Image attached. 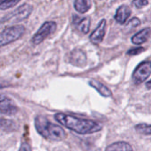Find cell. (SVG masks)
I'll list each match as a JSON object with an SVG mask.
<instances>
[{
	"instance_id": "cell-1",
	"label": "cell",
	"mask_w": 151,
	"mask_h": 151,
	"mask_svg": "<svg viewBox=\"0 0 151 151\" xmlns=\"http://www.w3.org/2000/svg\"><path fill=\"white\" fill-rule=\"evenodd\" d=\"M54 118L57 122L67 127L68 129L77 132L78 134H91L95 133L102 129V124L89 119L78 118L74 116L57 113L54 115Z\"/></svg>"
},
{
	"instance_id": "cell-2",
	"label": "cell",
	"mask_w": 151,
	"mask_h": 151,
	"mask_svg": "<svg viewBox=\"0 0 151 151\" xmlns=\"http://www.w3.org/2000/svg\"><path fill=\"white\" fill-rule=\"evenodd\" d=\"M35 126L37 132L48 140L60 141L66 138V132L60 125L51 123L43 116H36Z\"/></svg>"
},
{
	"instance_id": "cell-3",
	"label": "cell",
	"mask_w": 151,
	"mask_h": 151,
	"mask_svg": "<svg viewBox=\"0 0 151 151\" xmlns=\"http://www.w3.org/2000/svg\"><path fill=\"white\" fill-rule=\"evenodd\" d=\"M33 12V6L30 4L25 3L15 10L11 12L10 14H6L0 21L1 23H16L21 22L29 17V15Z\"/></svg>"
},
{
	"instance_id": "cell-4",
	"label": "cell",
	"mask_w": 151,
	"mask_h": 151,
	"mask_svg": "<svg viewBox=\"0 0 151 151\" xmlns=\"http://www.w3.org/2000/svg\"><path fill=\"white\" fill-rule=\"evenodd\" d=\"M26 29L22 25H14L6 28L0 32V47L7 45L20 39L25 33Z\"/></svg>"
},
{
	"instance_id": "cell-5",
	"label": "cell",
	"mask_w": 151,
	"mask_h": 151,
	"mask_svg": "<svg viewBox=\"0 0 151 151\" xmlns=\"http://www.w3.org/2000/svg\"><path fill=\"white\" fill-rule=\"evenodd\" d=\"M57 29V24L55 22L48 21L42 24V26L39 28V29L36 32V34L32 37V44L33 45H39L44 40H45L50 35L55 32Z\"/></svg>"
},
{
	"instance_id": "cell-6",
	"label": "cell",
	"mask_w": 151,
	"mask_h": 151,
	"mask_svg": "<svg viewBox=\"0 0 151 151\" xmlns=\"http://www.w3.org/2000/svg\"><path fill=\"white\" fill-rule=\"evenodd\" d=\"M151 75V61L145 60L139 63L134 69L132 78L134 85H139L146 81Z\"/></svg>"
},
{
	"instance_id": "cell-7",
	"label": "cell",
	"mask_w": 151,
	"mask_h": 151,
	"mask_svg": "<svg viewBox=\"0 0 151 151\" xmlns=\"http://www.w3.org/2000/svg\"><path fill=\"white\" fill-rule=\"evenodd\" d=\"M0 112L5 115L14 116L18 112V108L9 97L0 95Z\"/></svg>"
},
{
	"instance_id": "cell-8",
	"label": "cell",
	"mask_w": 151,
	"mask_h": 151,
	"mask_svg": "<svg viewBox=\"0 0 151 151\" xmlns=\"http://www.w3.org/2000/svg\"><path fill=\"white\" fill-rule=\"evenodd\" d=\"M106 27H107V22L105 19H102L99 22L97 28L90 35V41L93 45H99L102 42L106 33Z\"/></svg>"
},
{
	"instance_id": "cell-9",
	"label": "cell",
	"mask_w": 151,
	"mask_h": 151,
	"mask_svg": "<svg viewBox=\"0 0 151 151\" xmlns=\"http://www.w3.org/2000/svg\"><path fill=\"white\" fill-rule=\"evenodd\" d=\"M72 22L73 25L81 33L87 34L89 32L91 26V20L89 17H79L78 15H73Z\"/></svg>"
},
{
	"instance_id": "cell-10",
	"label": "cell",
	"mask_w": 151,
	"mask_h": 151,
	"mask_svg": "<svg viewBox=\"0 0 151 151\" xmlns=\"http://www.w3.org/2000/svg\"><path fill=\"white\" fill-rule=\"evenodd\" d=\"M131 15V9L129 6H125V5H122L120 6L115 14V20L116 22H118L119 24H124L125 22L127 21V19L130 17Z\"/></svg>"
},
{
	"instance_id": "cell-11",
	"label": "cell",
	"mask_w": 151,
	"mask_h": 151,
	"mask_svg": "<svg viewBox=\"0 0 151 151\" xmlns=\"http://www.w3.org/2000/svg\"><path fill=\"white\" fill-rule=\"evenodd\" d=\"M70 62L75 66H84L86 63V53L80 49H75L70 53Z\"/></svg>"
},
{
	"instance_id": "cell-12",
	"label": "cell",
	"mask_w": 151,
	"mask_h": 151,
	"mask_svg": "<svg viewBox=\"0 0 151 151\" xmlns=\"http://www.w3.org/2000/svg\"><path fill=\"white\" fill-rule=\"evenodd\" d=\"M150 34H151V28H145L141 29L139 32L136 33L134 36H132L131 41L134 45H142L148 39Z\"/></svg>"
},
{
	"instance_id": "cell-13",
	"label": "cell",
	"mask_w": 151,
	"mask_h": 151,
	"mask_svg": "<svg viewBox=\"0 0 151 151\" xmlns=\"http://www.w3.org/2000/svg\"><path fill=\"white\" fill-rule=\"evenodd\" d=\"M89 85L93 87L101 96L103 97H111L112 96V92L109 88H108L106 86H104L102 83L97 81V80H94V79H92L89 81Z\"/></svg>"
},
{
	"instance_id": "cell-14",
	"label": "cell",
	"mask_w": 151,
	"mask_h": 151,
	"mask_svg": "<svg viewBox=\"0 0 151 151\" xmlns=\"http://www.w3.org/2000/svg\"><path fill=\"white\" fill-rule=\"evenodd\" d=\"M105 151H133V149L128 142L117 141L108 146Z\"/></svg>"
},
{
	"instance_id": "cell-15",
	"label": "cell",
	"mask_w": 151,
	"mask_h": 151,
	"mask_svg": "<svg viewBox=\"0 0 151 151\" xmlns=\"http://www.w3.org/2000/svg\"><path fill=\"white\" fill-rule=\"evenodd\" d=\"M92 6L91 0H75L74 7L80 14H86Z\"/></svg>"
},
{
	"instance_id": "cell-16",
	"label": "cell",
	"mask_w": 151,
	"mask_h": 151,
	"mask_svg": "<svg viewBox=\"0 0 151 151\" xmlns=\"http://www.w3.org/2000/svg\"><path fill=\"white\" fill-rule=\"evenodd\" d=\"M21 0H0V10H7L14 7Z\"/></svg>"
},
{
	"instance_id": "cell-17",
	"label": "cell",
	"mask_w": 151,
	"mask_h": 151,
	"mask_svg": "<svg viewBox=\"0 0 151 151\" xmlns=\"http://www.w3.org/2000/svg\"><path fill=\"white\" fill-rule=\"evenodd\" d=\"M135 130L138 133L142 135H151V124H139L135 126Z\"/></svg>"
},
{
	"instance_id": "cell-18",
	"label": "cell",
	"mask_w": 151,
	"mask_h": 151,
	"mask_svg": "<svg viewBox=\"0 0 151 151\" xmlns=\"http://www.w3.org/2000/svg\"><path fill=\"white\" fill-rule=\"evenodd\" d=\"M145 51V48L143 47H136V48H132L130 50L127 51V55H130V56H133V55H138L141 52H143Z\"/></svg>"
},
{
	"instance_id": "cell-19",
	"label": "cell",
	"mask_w": 151,
	"mask_h": 151,
	"mask_svg": "<svg viewBox=\"0 0 151 151\" xmlns=\"http://www.w3.org/2000/svg\"><path fill=\"white\" fill-rule=\"evenodd\" d=\"M132 3L136 8H142L148 4V1L147 0H132Z\"/></svg>"
},
{
	"instance_id": "cell-20",
	"label": "cell",
	"mask_w": 151,
	"mask_h": 151,
	"mask_svg": "<svg viewBox=\"0 0 151 151\" xmlns=\"http://www.w3.org/2000/svg\"><path fill=\"white\" fill-rule=\"evenodd\" d=\"M140 25V21L137 18V17H134L132 18V20L129 21V22L127 23V27L128 28H137L138 26Z\"/></svg>"
},
{
	"instance_id": "cell-21",
	"label": "cell",
	"mask_w": 151,
	"mask_h": 151,
	"mask_svg": "<svg viewBox=\"0 0 151 151\" xmlns=\"http://www.w3.org/2000/svg\"><path fill=\"white\" fill-rule=\"evenodd\" d=\"M20 151H31L30 146L27 142H23V143H22V146L20 147Z\"/></svg>"
},
{
	"instance_id": "cell-22",
	"label": "cell",
	"mask_w": 151,
	"mask_h": 151,
	"mask_svg": "<svg viewBox=\"0 0 151 151\" xmlns=\"http://www.w3.org/2000/svg\"><path fill=\"white\" fill-rule=\"evenodd\" d=\"M145 86H146V88H147V89H148V90H151V80L147 81V82L146 83Z\"/></svg>"
}]
</instances>
